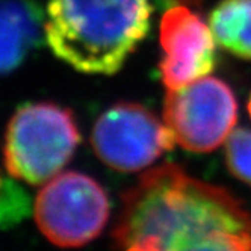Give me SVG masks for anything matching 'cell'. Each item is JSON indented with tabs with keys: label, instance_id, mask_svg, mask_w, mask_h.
I'll return each mask as SVG.
<instances>
[{
	"label": "cell",
	"instance_id": "1",
	"mask_svg": "<svg viewBox=\"0 0 251 251\" xmlns=\"http://www.w3.org/2000/svg\"><path fill=\"white\" fill-rule=\"evenodd\" d=\"M117 251H251V213L227 189L165 164L123 195Z\"/></svg>",
	"mask_w": 251,
	"mask_h": 251
},
{
	"label": "cell",
	"instance_id": "2",
	"mask_svg": "<svg viewBox=\"0 0 251 251\" xmlns=\"http://www.w3.org/2000/svg\"><path fill=\"white\" fill-rule=\"evenodd\" d=\"M151 12L150 0H50L44 37L77 71L114 75L146 38Z\"/></svg>",
	"mask_w": 251,
	"mask_h": 251
},
{
	"label": "cell",
	"instance_id": "3",
	"mask_svg": "<svg viewBox=\"0 0 251 251\" xmlns=\"http://www.w3.org/2000/svg\"><path fill=\"white\" fill-rule=\"evenodd\" d=\"M79 142V127L68 109L49 101L23 104L6 129L5 168L15 180L43 185L68 164Z\"/></svg>",
	"mask_w": 251,
	"mask_h": 251
},
{
	"label": "cell",
	"instance_id": "4",
	"mask_svg": "<svg viewBox=\"0 0 251 251\" xmlns=\"http://www.w3.org/2000/svg\"><path fill=\"white\" fill-rule=\"evenodd\" d=\"M111 204L103 186L79 171L56 174L38 192L33 218L53 245L79 248L103 231Z\"/></svg>",
	"mask_w": 251,
	"mask_h": 251
},
{
	"label": "cell",
	"instance_id": "5",
	"mask_svg": "<svg viewBox=\"0 0 251 251\" xmlns=\"http://www.w3.org/2000/svg\"><path fill=\"white\" fill-rule=\"evenodd\" d=\"M238 101L231 88L206 76L186 86L168 89L164 123L178 146L192 153L217 150L235 129Z\"/></svg>",
	"mask_w": 251,
	"mask_h": 251
},
{
	"label": "cell",
	"instance_id": "6",
	"mask_svg": "<svg viewBox=\"0 0 251 251\" xmlns=\"http://www.w3.org/2000/svg\"><path fill=\"white\" fill-rule=\"evenodd\" d=\"M174 136L168 126L138 103H117L94 124L91 144L103 164L135 173L170 151Z\"/></svg>",
	"mask_w": 251,
	"mask_h": 251
},
{
	"label": "cell",
	"instance_id": "7",
	"mask_svg": "<svg viewBox=\"0 0 251 251\" xmlns=\"http://www.w3.org/2000/svg\"><path fill=\"white\" fill-rule=\"evenodd\" d=\"M159 40L164 51L159 71L168 89L200 80L217 65V41L210 26L186 6H174L164 14Z\"/></svg>",
	"mask_w": 251,
	"mask_h": 251
},
{
	"label": "cell",
	"instance_id": "8",
	"mask_svg": "<svg viewBox=\"0 0 251 251\" xmlns=\"http://www.w3.org/2000/svg\"><path fill=\"white\" fill-rule=\"evenodd\" d=\"M41 19L25 0H0V76L26 59L41 37Z\"/></svg>",
	"mask_w": 251,
	"mask_h": 251
},
{
	"label": "cell",
	"instance_id": "9",
	"mask_svg": "<svg viewBox=\"0 0 251 251\" xmlns=\"http://www.w3.org/2000/svg\"><path fill=\"white\" fill-rule=\"evenodd\" d=\"M209 23L215 41L224 50L251 59V0H221Z\"/></svg>",
	"mask_w": 251,
	"mask_h": 251
},
{
	"label": "cell",
	"instance_id": "10",
	"mask_svg": "<svg viewBox=\"0 0 251 251\" xmlns=\"http://www.w3.org/2000/svg\"><path fill=\"white\" fill-rule=\"evenodd\" d=\"M14 180L0 173V228L20 223L30 207L27 194Z\"/></svg>",
	"mask_w": 251,
	"mask_h": 251
},
{
	"label": "cell",
	"instance_id": "11",
	"mask_svg": "<svg viewBox=\"0 0 251 251\" xmlns=\"http://www.w3.org/2000/svg\"><path fill=\"white\" fill-rule=\"evenodd\" d=\"M226 162L230 173L239 180L251 185V130L236 129L226 144Z\"/></svg>",
	"mask_w": 251,
	"mask_h": 251
},
{
	"label": "cell",
	"instance_id": "12",
	"mask_svg": "<svg viewBox=\"0 0 251 251\" xmlns=\"http://www.w3.org/2000/svg\"><path fill=\"white\" fill-rule=\"evenodd\" d=\"M248 112H250V117H251V97H250V101H248Z\"/></svg>",
	"mask_w": 251,
	"mask_h": 251
}]
</instances>
